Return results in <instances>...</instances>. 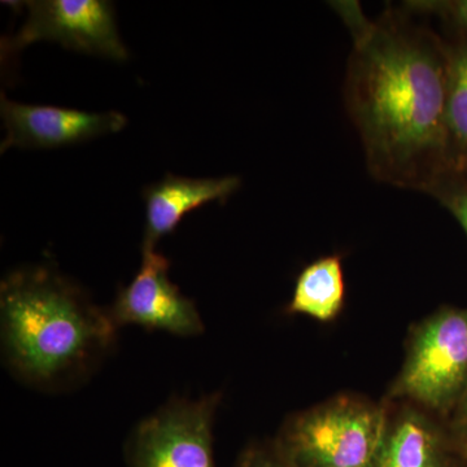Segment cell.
Returning a JSON list of instances; mask_svg holds the SVG:
<instances>
[{
  "mask_svg": "<svg viewBox=\"0 0 467 467\" xmlns=\"http://www.w3.org/2000/svg\"><path fill=\"white\" fill-rule=\"evenodd\" d=\"M218 404V393L165 402L129 435L126 466L217 467L213 425Z\"/></svg>",
  "mask_w": 467,
  "mask_h": 467,
  "instance_id": "5b68a950",
  "label": "cell"
},
{
  "mask_svg": "<svg viewBox=\"0 0 467 467\" xmlns=\"http://www.w3.org/2000/svg\"><path fill=\"white\" fill-rule=\"evenodd\" d=\"M467 391V308L445 306L410 330L407 356L387 400L408 401L441 420Z\"/></svg>",
  "mask_w": 467,
  "mask_h": 467,
  "instance_id": "277c9868",
  "label": "cell"
},
{
  "mask_svg": "<svg viewBox=\"0 0 467 467\" xmlns=\"http://www.w3.org/2000/svg\"><path fill=\"white\" fill-rule=\"evenodd\" d=\"M334 5L352 36L344 103L368 173L435 195L451 173L448 47L404 5L368 18L358 2Z\"/></svg>",
  "mask_w": 467,
  "mask_h": 467,
  "instance_id": "6da1fadb",
  "label": "cell"
},
{
  "mask_svg": "<svg viewBox=\"0 0 467 467\" xmlns=\"http://www.w3.org/2000/svg\"><path fill=\"white\" fill-rule=\"evenodd\" d=\"M241 178H187L167 174L143 190L146 225L142 251L156 250L165 236L175 232L186 214L209 202H225L241 187Z\"/></svg>",
  "mask_w": 467,
  "mask_h": 467,
  "instance_id": "30bf717a",
  "label": "cell"
},
{
  "mask_svg": "<svg viewBox=\"0 0 467 467\" xmlns=\"http://www.w3.org/2000/svg\"><path fill=\"white\" fill-rule=\"evenodd\" d=\"M27 18L14 36L3 39L2 51L16 54L39 41H54L77 52L115 61L129 58L117 30L115 9L104 0H32Z\"/></svg>",
  "mask_w": 467,
  "mask_h": 467,
  "instance_id": "8992f818",
  "label": "cell"
},
{
  "mask_svg": "<svg viewBox=\"0 0 467 467\" xmlns=\"http://www.w3.org/2000/svg\"><path fill=\"white\" fill-rule=\"evenodd\" d=\"M405 8L414 14L425 16V15L435 14L441 16H448L453 20L461 27L467 30V0L465 2L457 3H442V2H425V0H418V2L404 3Z\"/></svg>",
  "mask_w": 467,
  "mask_h": 467,
  "instance_id": "5bb4252c",
  "label": "cell"
},
{
  "mask_svg": "<svg viewBox=\"0 0 467 467\" xmlns=\"http://www.w3.org/2000/svg\"><path fill=\"white\" fill-rule=\"evenodd\" d=\"M461 451H462V454L467 460V442H465V444H461Z\"/></svg>",
  "mask_w": 467,
  "mask_h": 467,
  "instance_id": "e0dca14e",
  "label": "cell"
},
{
  "mask_svg": "<svg viewBox=\"0 0 467 467\" xmlns=\"http://www.w3.org/2000/svg\"><path fill=\"white\" fill-rule=\"evenodd\" d=\"M451 432L456 436L457 441L461 444L467 442V391L463 396L462 401L460 402L459 408L456 409L450 425Z\"/></svg>",
  "mask_w": 467,
  "mask_h": 467,
  "instance_id": "2e32d148",
  "label": "cell"
},
{
  "mask_svg": "<svg viewBox=\"0 0 467 467\" xmlns=\"http://www.w3.org/2000/svg\"><path fill=\"white\" fill-rule=\"evenodd\" d=\"M117 330L109 308L55 267H21L0 285L3 359L29 386L57 389L88 376L115 346Z\"/></svg>",
  "mask_w": 467,
  "mask_h": 467,
  "instance_id": "7a4b0ae2",
  "label": "cell"
},
{
  "mask_svg": "<svg viewBox=\"0 0 467 467\" xmlns=\"http://www.w3.org/2000/svg\"><path fill=\"white\" fill-rule=\"evenodd\" d=\"M0 115L5 134L0 150L58 149L88 142L100 135L119 133L128 119L117 110L86 112L52 106H33L9 100L2 92Z\"/></svg>",
  "mask_w": 467,
  "mask_h": 467,
  "instance_id": "ba28073f",
  "label": "cell"
},
{
  "mask_svg": "<svg viewBox=\"0 0 467 467\" xmlns=\"http://www.w3.org/2000/svg\"><path fill=\"white\" fill-rule=\"evenodd\" d=\"M344 300L346 281L342 257L333 254L313 261L301 270L287 312L330 322L342 312Z\"/></svg>",
  "mask_w": 467,
  "mask_h": 467,
  "instance_id": "8fae6325",
  "label": "cell"
},
{
  "mask_svg": "<svg viewBox=\"0 0 467 467\" xmlns=\"http://www.w3.org/2000/svg\"><path fill=\"white\" fill-rule=\"evenodd\" d=\"M466 158H467V155L465 156V159H466ZM466 162H467V161H465V164H466ZM454 169H456V168H454Z\"/></svg>",
  "mask_w": 467,
  "mask_h": 467,
  "instance_id": "ac0fdd59",
  "label": "cell"
},
{
  "mask_svg": "<svg viewBox=\"0 0 467 467\" xmlns=\"http://www.w3.org/2000/svg\"><path fill=\"white\" fill-rule=\"evenodd\" d=\"M234 467H291L275 450L273 441L248 445Z\"/></svg>",
  "mask_w": 467,
  "mask_h": 467,
  "instance_id": "4fadbf2b",
  "label": "cell"
},
{
  "mask_svg": "<svg viewBox=\"0 0 467 467\" xmlns=\"http://www.w3.org/2000/svg\"><path fill=\"white\" fill-rule=\"evenodd\" d=\"M373 467H467L461 442L441 418L408 401H389Z\"/></svg>",
  "mask_w": 467,
  "mask_h": 467,
  "instance_id": "9c48e42d",
  "label": "cell"
},
{
  "mask_svg": "<svg viewBox=\"0 0 467 467\" xmlns=\"http://www.w3.org/2000/svg\"><path fill=\"white\" fill-rule=\"evenodd\" d=\"M386 420V401L340 395L288 417L273 444L291 467H373Z\"/></svg>",
  "mask_w": 467,
  "mask_h": 467,
  "instance_id": "3957f363",
  "label": "cell"
},
{
  "mask_svg": "<svg viewBox=\"0 0 467 467\" xmlns=\"http://www.w3.org/2000/svg\"><path fill=\"white\" fill-rule=\"evenodd\" d=\"M435 196L445 207L450 209L451 214L459 220L460 225L467 234V190L448 187V189L436 193Z\"/></svg>",
  "mask_w": 467,
  "mask_h": 467,
  "instance_id": "9a60e30c",
  "label": "cell"
},
{
  "mask_svg": "<svg viewBox=\"0 0 467 467\" xmlns=\"http://www.w3.org/2000/svg\"><path fill=\"white\" fill-rule=\"evenodd\" d=\"M447 131L451 171L467 155V42L448 48Z\"/></svg>",
  "mask_w": 467,
  "mask_h": 467,
  "instance_id": "7c38bea8",
  "label": "cell"
},
{
  "mask_svg": "<svg viewBox=\"0 0 467 467\" xmlns=\"http://www.w3.org/2000/svg\"><path fill=\"white\" fill-rule=\"evenodd\" d=\"M169 267L164 254L142 251V265L109 308L117 327L135 325L182 337H198L204 331L195 303L171 281Z\"/></svg>",
  "mask_w": 467,
  "mask_h": 467,
  "instance_id": "52a82bcc",
  "label": "cell"
}]
</instances>
